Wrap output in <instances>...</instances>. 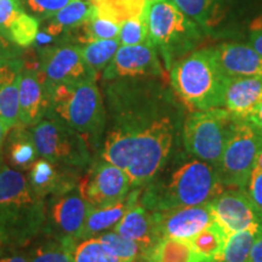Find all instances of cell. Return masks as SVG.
<instances>
[{
  "instance_id": "obj_8",
  "label": "cell",
  "mask_w": 262,
  "mask_h": 262,
  "mask_svg": "<svg viewBox=\"0 0 262 262\" xmlns=\"http://www.w3.org/2000/svg\"><path fill=\"white\" fill-rule=\"evenodd\" d=\"M29 131L38 156L58 166L85 172L94 162L86 140L57 118L48 114Z\"/></svg>"
},
{
  "instance_id": "obj_21",
  "label": "cell",
  "mask_w": 262,
  "mask_h": 262,
  "mask_svg": "<svg viewBox=\"0 0 262 262\" xmlns=\"http://www.w3.org/2000/svg\"><path fill=\"white\" fill-rule=\"evenodd\" d=\"M262 101V78H228L225 106L232 116L247 119Z\"/></svg>"
},
{
  "instance_id": "obj_15",
  "label": "cell",
  "mask_w": 262,
  "mask_h": 262,
  "mask_svg": "<svg viewBox=\"0 0 262 262\" xmlns=\"http://www.w3.org/2000/svg\"><path fill=\"white\" fill-rule=\"evenodd\" d=\"M153 217L160 239L171 238L183 242H188L215 221L209 203L153 211Z\"/></svg>"
},
{
  "instance_id": "obj_29",
  "label": "cell",
  "mask_w": 262,
  "mask_h": 262,
  "mask_svg": "<svg viewBox=\"0 0 262 262\" xmlns=\"http://www.w3.org/2000/svg\"><path fill=\"white\" fill-rule=\"evenodd\" d=\"M262 229L253 227L231 234L221 255V262H249L253 247Z\"/></svg>"
},
{
  "instance_id": "obj_42",
  "label": "cell",
  "mask_w": 262,
  "mask_h": 262,
  "mask_svg": "<svg viewBox=\"0 0 262 262\" xmlns=\"http://www.w3.org/2000/svg\"><path fill=\"white\" fill-rule=\"evenodd\" d=\"M245 120H248V122L250 123L262 136V101L257 104L256 108H255L250 116H249Z\"/></svg>"
},
{
  "instance_id": "obj_11",
  "label": "cell",
  "mask_w": 262,
  "mask_h": 262,
  "mask_svg": "<svg viewBox=\"0 0 262 262\" xmlns=\"http://www.w3.org/2000/svg\"><path fill=\"white\" fill-rule=\"evenodd\" d=\"M79 189L93 208H102L125 198L133 186L123 169L97 158L80 178Z\"/></svg>"
},
{
  "instance_id": "obj_28",
  "label": "cell",
  "mask_w": 262,
  "mask_h": 262,
  "mask_svg": "<svg viewBox=\"0 0 262 262\" xmlns=\"http://www.w3.org/2000/svg\"><path fill=\"white\" fill-rule=\"evenodd\" d=\"M74 31L78 41L88 44V42L96 40L117 39L119 37L120 25L114 19L101 15L97 10H95L93 16L79 27L75 28Z\"/></svg>"
},
{
  "instance_id": "obj_24",
  "label": "cell",
  "mask_w": 262,
  "mask_h": 262,
  "mask_svg": "<svg viewBox=\"0 0 262 262\" xmlns=\"http://www.w3.org/2000/svg\"><path fill=\"white\" fill-rule=\"evenodd\" d=\"M95 10L96 6L91 0H73L52 16L42 32L55 38L63 32L74 31L93 16Z\"/></svg>"
},
{
  "instance_id": "obj_46",
  "label": "cell",
  "mask_w": 262,
  "mask_h": 262,
  "mask_svg": "<svg viewBox=\"0 0 262 262\" xmlns=\"http://www.w3.org/2000/svg\"><path fill=\"white\" fill-rule=\"evenodd\" d=\"M136 262H155V261L150 260V258H141V260L136 261Z\"/></svg>"
},
{
  "instance_id": "obj_12",
  "label": "cell",
  "mask_w": 262,
  "mask_h": 262,
  "mask_svg": "<svg viewBox=\"0 0 262 262\" xmlns=\"http://www.w3.org/2000/svg\"><path fill=\"white\" fill-rule=\"evenodd\" d=\"M215 221L231 235L248 228L262 229V208L247 188H227L209 202Z\"/></svg>"
},
{
  "instance_id": "obj_25",
  "label": "cell",
  "mask_w": 262,
  "mask_h": 262,
  "mask_svg": "<svg viewBox=\"0 0 262 262\" xmlns=\"http://www.w3.org/2000/svg\"><path fill=\"white\" fill-rule=\"evenodd\" d=\"M181 11L202 29H211L224 17L222 0H171Z\"/></svg>"
},
{
  "instance_id": "obj_7",
  "label": "cell",
  "mask_w": 262,
  "mask_h": 262,
  "mask_svg": "<svg viewBox=\"0 0 262 262\" xmlns=\"http://www.w3.org/2000/svg\"><path fill=\"white\" fill-rule=\"evenodd\" d=\"M237 119L226 108L189 112L182 127L183 149L216 168Z\"/></svg>"
},
{
  "instance_id": "obj_48",
  "label": "cell",
  "mask_w": 262,
  "mask_h": 262,
  "mask_svg": "<svg viewBox=\"0 0 262 262\" xmlns=\"http://www.w3.org/2000/svg\"><path fill=\"white\" fill-rule=\"evenodd\" d=\"M156 2H160V0H156Z\"/></svg>"
},
{
  "instance_id": "obj_43",
  "label": "cell",
  "mask_w": 262,
  "mask_h": 262,
  "mask_svg": "<svg viewBox=\"0 0 262 262\" xmlns=\"http://www.w3.org/2000/svg\"><path fill=\"white\" fill-rule=\"evenodd\" d=\"M10 253H6L0 256V262H29L27 255L19 253L16 250H9Z\"/></svg>"
},
{
  "instance_id": "obj_31",
  "label": "cell",
  "mask_w": 262,
  "mask_h": 262,
  "mask_svg": "<svg viewBox=\"0 0 262 262\" xmlns=\"http://www.w3.org/2000/svg\"><path fill=\"white\" fill-rule=\"evenodd\" d=\"M93 3L101 15L122 25L133 16L143 14L149 0H94Z\"/></svg>"
},
{
  "instance_id": "obj_13",
  "label": "cell",
  "mask_w": 262,
  "mask_h": 262,
  "mask_svg": "<svg viewBox=\"0 0 262 262\" xmlns=\"http://www.w3.org/2000/svg\"><path fill=\"white\" fill-rule=\"evenodd\" d=\"M39 70L49 85L97 80L98 77L84 61L80 47L71 44L42 48Z\"/></svg>"
},
{
  "instance_id": "obj_39",
  "label": "cell",
  "mask_w": 262,
  "mask_h": 262,
  "mask_svg": "<svg viewBox=\"0 0 262 262\" xmlns=\"http://www.w3.org/2000/svg\"><path fill=\"white\" fill-rule=\"evenodd\" d=\"M21 56V48L15 45L4 33L0 32V62L15 60Z\"/></svg>"
},
{
  "instance_id": "obj_26",
  "label": "cell",
  "mask_w": 262,
  "mask_h": 262,
  "mask_svg": "<svg viewBox=\"0 0 262 262\" xmlns=\"http://www.w3.org/2000/svg\"><path fill=\"white\" fill-rule=\"evenodd\" d=\"M227 238L228 235L226 234L224 228L214 221L189 239L188 244L193 253L199 256L220 261Z\"/></svg>"
},
{
  "instance_id": "obj_6",
  "label": "cell",
  "mask_w": 262,
  "mask_h": 262,
  "mask_svg": "<svg viewBox=\"0 0 262 262\" xmlns=\"http://www.w3.org/2000/svg\"><path fill=\"white\" fill-rule=\"evenodd\" d=\"M148 40L162 55L166 70L195 50L203 38L202 28L171 0H149L146 8Z\"/></svg>"
},
{
  "instance_id": "obj_32",
  "label": "cell",
  "mask_w": 262,
  "mask_h": 262,
  "mask_svg": "<svg viewBox=\"0 0 262 262\" xmlns=\"http://www.w3.org/2000/svg\"><path fill=\"white\" fill-rule=\"evenodd\" d=\"M72 262H127L114 256L96 237L81 239L71 247Z\"/></svg>"
},
{
  "instance_id": "obj_5",
  "label": "cell",
  "mask_w": 262,
  "mask_h": 262,
  "mask_svg": "<svg viewBox=\"0 0 262 262\" xmlns=\"http://www.w3.org/2000/svg\"><path fill=\"white\" fill-rule=\"evenodd\" d=\"M49 116L57 118L78 131L93 152H100L106 131L107 114L96 80L49 85Z\"/></svg>"
},
{
  "instance_id": "obj_33",
  "label": "cell",
  "mask_w": 262,
  "mask_h": 262,
  "mask_svg": "<svg viewBox=\"0 0 262 262\" xmlns=\"http://www.w3.org/2000/svg\"><path fill=\"white\" fill-rule=\"evenodd\" d=\"M96 238L111 254L122 258L124 261L136 262L143 258V250L136 242L124 238L123 235L112 231V229L103 232Z\"/></svg>"
},
{
  "instance_id": "obj_36",
  "label": "cell",
  "mask_w": 262,
  "mask_h": 262,
  "mask_svg": "<svg viewBox=\"0 0 262 262\" xmlns=\"http://www.w3.org/2000/svg\"><path fill=\"white\" fill-rule=\"evenodd\" d=\"M120 45H139L148 42V29L146 22V11L141 15L133 16L120 25Z\"/></svg>"
},
{
  "instance_id": "obj_9",
  "label": "cell",
  "mask_w": 262,
  "mask_h": 262,
  "mask_svg": "<svg viewBox=\"0 0 262 262\" xmlns=\"http://www.w3.org/2000/svg\"><path fill=\"white\" fill-rule=\"evenodd\" d=\"M262 149V136L248 120L237 119L216 166L219 180L227 188H247L255 162Z\"/></svg>"
},
{
  "instance_id": "obj_14",
  "label": "cell",
  "mask_w": 262,
  "mask_h": 262,
  "mask_svg": "<svg viewBox=\"0 0 262 262\" xmlns=\"http://www.w3.org/2000/svg\"><path fill=\"white\" fill-rule=\"evenodd\" d=\"M164 77V68L158 51L150 42L139 45H120L110 64L104 68L103 79Z\"/></svg>"
},
{
  "instance_id": "obj_47",
  "label": "cell",
  "mask_w": 262,
  "mask_h": 262,
  "mask_svg": "<svg viewBox=\"0 0 262 262\" xmlns=\"http://www.w3.org/2000/svg\"><path fill=\"white\" fill-rule=\"evenodd\" d=\"M208 262H221V261H216V260H210V261H208Z\"/></svg>"
},
{
  "instance_id": "obj_18",
  "label": "cell",
  "mask_w": 262,
  "mask_h": 262,
  "mask_svg": "<svg viewBox=\"0 0 262 262\" xmlns=\"http://www.w3.org/2000/svg\"><path fill=\"white\" fill-rule=\"evenodd\" d=\"M212 49L216 61L228 78H262V56L249 44L222 42Z\"/></svg>"
},
{
  "instance_id": "obj_16",
  "label": "cell",
  "mask_w": 262,
  "mask_h": 262,
  "mask_svg": "<svg viewBox=\"0 0 262 262\" xmlns=\"http://www.w3.org/2000/svg\"><path fill=\"white\" fill-rule=\"evenodd\" d=\"M50 108V89L39 63L27 64L24 61L18 89L19 124L32 127L47 117Z\"/></svg>"
},
{
  "instance_id": "obj_35",
  "label": "cell",
  "mask_w": 262,
  "mask_h": 262,
  "mask_svg": "<svg viewBox=\"0 0 262 262\" xmlns=\"http://www.w3.org/2000/svg\"><path fill=\"white\" fill-rule=\"evenodd\" d=\"M192 249L188 242L164 238L159 241L148 257L155 262H189Z\"/></svg>"
},
{
  "instance_id": "obj_45",
  "label": "cell",
  "mask_w": 262,
  "mask_h": 262,
  "mask_svg": "<svg viewBox=\"0 0 262 262\" xmlns=\"http://www.w3.org/2000/svg\"><path fill=\"white\" fill-rule=\"evenodd\" d=\"M8 131L9 129L5 126V124L2 122V119H0V163H3V149H4V142Z\"/></svg>"
},
{
  "instance_id": "obj_4",
  "label": "cell",
  "mask_w": 262,
  "mask_h": 262,
  "mask_svg": "<svg viewBox=\"0 0 262 262\" xmlns=\"http://www.w3.org/2000/svg\"><path fill=\"white\" fill-rule=\"evenodd\" d=\"M171 89L188 112L224 108L228 77L216 61L214 49H195L169 70Z\"/></svg>"
},
{
  "instance_id": "obj_19",
  "label": "cell",
  "mask_w": 262,
  "mask_h": 262,
  "mask_svg": "<svg viewBox=\"0 0 262 262\" xmlns=\"http://www.w3.org/2000/svg\"><path fill=\"white\" fill-rule=\"evenodd\" d=\"M112 231L123 235L124 238L136 242L143 250V258L148 257L150 251L159 243V241H162L157 232L153 211L146 209L140 203L133 206L123 216Z\"/></svg>"
},
{
  "instance_id": "obj_41",
  "label": "cell",
  "mask_w": 262,
  "mask_h": 262,
  "mask_svg": "<svg viewBox=\"0 0 262 262\" xmlns=\"http://www.w3.org/2000/svg\"><path fill=\"white\" fill-rule=\"evenodd\" d=\"M248 44L262 56V19H256L251 26Z\"/></svg>"
},
{
  "instance_id": "obj_10",
  "label": "cell",
  "mask_w": 262,
  "mask_h": 262,
  "mask_svg": "<svg viewBox=\"0 0 262 262\" xmlns=\"http://www.w3.org/2000/svg\"><path fill=\"white\" fill-rule=\"evenodd\" d=\"M91 206L77 187L45 199V226L42 235L63 242L80 241Z\"/></svg>"
},
{
  "instance_id": "obj_22",
  "label": "cell",
  "mask_w": 262,
  "mask_h": 262,
  "mask_svg": "<svg viewBox=\"0 0 262 262\" xmlns=\"http://www.w3.org/2000/svg\"><path fill=\"white\" fill-rule=\"evenodd\" d=\"M142 188H133L125 198L114 204L102 206V208H91L85 221L80 241L86 238H94L103 232L113 229L123 216L140 202Z\"/></svg>"
},
{
  "instance_id": "obj_50",
  "label": "cell",
  "mask_w": 262,
  "mask_h": 262,
  "mask_svg": "<svg viewBox=\"0 0 262 262\" xmlns=\"http://www.w3.org/2000/svg\"><path fill=\"white\" fill-rule=\"evenodd\" d=\"M0 250H2V248H0Z\"/></svg>"
},
{
  "instance_id": "obj_40",
  "label": "cell",
  "mask_w": 262,
  "mask_h": 262,
  "mask_svg": "<svg viewBox=\"0 0 262 262\" xmlns=\"http://www.w3.org/2000/svg\"><path fill=\"white\" fill-rule=\"evenodd\" d=\"M247 191L255 203L262 208V169L253 170L249 179Z\"/></svg>"
},
{
  "instance_id": "obj_38",
  "label": "cell",
  "mask_w": 262,
  "mask_h": 262,
  "mask_svg": "<svg viewBox=\"0 0 262 262\" xmlns=\"http://www.w3.org/2000/svg\"><path fill=\"white\" fill-rule=\"evenodd\" d=\"M22 11L19 0H0V32L6 35L10 25Z\"/></svg>"
},
{
  "instance_id": "obj_23",
  "label": "cell",
  "mask_w": 262,
  "mask_h": 262,
  "mask_svg": "<svg viewBox=\"0 0 262 262\" xmlns=\"http://www.w3.org/2000/svg\"><path fill=\"white\" fill-rule=\"evenodd\" d=\"M10 166L19 171L29 170L38 158V150L32 139L29 127L18 124L12 127L5 147Z\"/></svg>"
},
{
  "instance_id": "obj_34",
  "label": "cell",
  "mask_w": 262,
  "mask_h": 262,
  "mask_svg": "<svg viewBox=\"0 0 262 262\" xmlns=\"http://www.w3.org/2000/svg\"><path fill=\"white\" fill-rule=\"evenodd\" d=\"M39 33V19L22 11L14 19L6 32V37L21 49H27L35 42Z\"/></svg>"
},
{
  "instance_id": "obj_44",
  "label": "cell",
  "mask_w": 262,
  "mask_h": 262,
  "mask_svg": "<svg viewBox=\"0 0 262 262\" xmlns=\"http://www.w3.org/2000/svg\"><path fill=\"white\" fill-rule=\"evenodd\" d=\"M249 262H262V233L258 235L255 242Z\"/></svg>"
},
{
  "instance_id": "obj_17",
  "label": "cell",
  "mask_w": 262,
  "mask_h": 262,
  "mask_svg": "<svg viewBox=\"0 0 262 262\" xmlns=\"http://www.w3.org/2000/svg\"><path fill=\"white\" fill-rule=\"evenodd\" d=\"M81 172L66 169L45 158H38L29 168L28 181L33 191L42 199L77 187Z\"/></svg>"
},
{
  "instance_id": "obj_49",
  "label": "cell",
  "mask_w": 262,
  "mask_h": 262,
  "mask_svg": "<svg viewBox=\"0 0 262 262\" xmlns=\"http://www.w3.org/2000/svg\"><path fill=\"white\" fill-rule=\"evenodd\" d=\"M91 2H94V0H91Z\"/></svg>"
},
{
  "instance_id": "obj_27",
  "label": "cell",
  "mask_w": 262,
  "mask_h": 262,
  "mask_svg": "<svg viewBox=\"0 0 262 262\" xmlns=\"http://www.w3.org/2000/svg\"><path fill=\"white\" fill-rule=\"evenodd\" d=\"M75 242H63L60 239L40 235L35 239L26 253L29 262H72L71 247Z\"/></svg>"
},
{
  "instance_id": "obj_20",
  "label": "cell",
  "mask_w": 262,
  "mask_h": 262,
  "mask_svg": "<svg viewBox=\"0 0 262 262\" xmlns=\"http://www.w3.org/2000/svg\"><path fill=\"white\" fill-rule=\"evenodd\" d=\"M24 60L0 62V119L9 130L19 124L18 89Z\"/></svg>"
},
{
  "instance_id": "obj_30",
  "label": "cell",
  "mask_w": 262,
  "mask_h": 262,
  "mask_svg": "<svg viewBox=\"0 0 262 262\" xmlns=\"http://www.w3.org/2000/svg\"><path fill=\"white\" fill-rule=\"evenodd\" d=\"M120 47L119 39L96 40L80 47L81 56L95 73H100L110 64Z\"/></svg>"
},
{
  "instance_id": "obj_1",
  "label": "cell",
  "mask_w": 262,
  "mask_h": 262,
  "mask_svg": "<svg viewBox=\"0 0 262 262\" xmlns=\"http://www.w3.org/2000/svg\"><path fill=\"white\" fill-rule=\"evenodd\" d=\"M157 78L107 80V124L98 158L123 169L133 188L145 187L183 148L185 107Z\"/></svg>"
},
{
  "instance_id": "obj_3",
  "label": "cell",
  "mask_w": 262,
  "mask_h": 262,
  "mask_svg": "<svg viewBox=\"0 0 262 262\" xmlns=\"http://www.w3.org/2000/svg\"><path fill=\"white\" fill-rule=\"evenodd\" d=\"M45 199L17 169L0 163V248L16 250L42 235Z\"/></svg>"
},
{
  "instance_id": "obj_2",
  "label": "cell",
  "mask_w": 262,
  "mask_h": 262,
  "mask_svg": "<svg viewBox=\"0 0 262 262\" xmlns=\"http://www.w3.org/2000/svg\"><path fill=\"white\" fill-rule=\"evenodd\" d=\"M225 189L215 166L182 148L142 187L139 203L150 211H162L205 204Z\"/></svg>"
},
{
  "instance_id": "obj_37",
  "label": "cell",
  "mask_w": 262,
  "mask_h": 262,
  "mask_svg": "<svg viewBox=\"0 0 262 262\" xmlns=\"http://www.w3.org/2000/svg\"><path fill=\"white\" fill-rule=\"evenodd\" d=\"M71 2L73 0H19L24 10L38 19L52 17Z\"/></svg>"
}]
</instances>
